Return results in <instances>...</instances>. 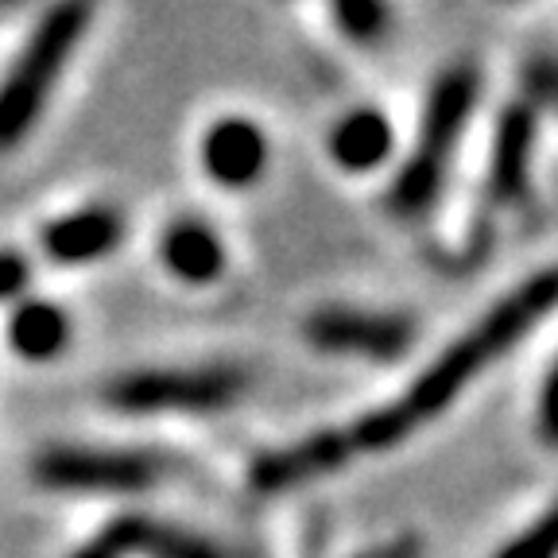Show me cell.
<instances>
[{
  "label": "cell",
  "instance_id": "5",
  "mask_svg": "<svg viewBox=\"0 0 558 558\" xmlns=\"http://www.w3.org/2000/svg\"><path fill=\"white\" fill-rule=\"evenodd\" d=\"M159 473L151 453L105 446H51L35 458V481L59 493H140Z\"/></svg>",
  "mask_w": 558,
  "mask_h": 558
},
{
  "label": "cell",
  "instance_id": "12",
  "mask_svg": "<svg viewBox=\"0 0 558 558\" xmlns=\"http://www.w3.org/2000/svg\"><path fill=\"white\" fill-rule=\"evenodd\" d=\"M392 151V124L376 109H357V113L341 117L330 132V156L338 167L361 174L373 171Z\"/></svg>",
  "mask_w": 558,
  "mask_h": 558
},
{
  "label": "cell",
  "instance_id": "8",
  "mask_svg": "<svg viewBox=\"0 0 558 558\" xmlns=\"http://www.w3.org/2000/svg\"><path fill=\"white\" fill-rule=\"evenodd\" d=\"M264 163H268V140L253 121L229 117V121L214 124L202 140V167L214 183L229 186V191L253 186Z\"/></svg>",
  "mask_w": 558,
  "mask_h": 558
},
{
  "label": "cell",
  "instance_id": "2",
  "mask_svg": "<svg viewBox=\"0 0 558 558\" xmlns=\"http://www.w3.org/2000/svg\"><path fill=\"white\" fill-rule=\"evenodd\" d=\"M89 16H94L89 0H59L39 20L35 35L20 51L16 66L9 70V78L0 82V151L20 144L27 136V129L39 121L47 97H51V86L59 82L74 47L86 35Z\"/></svg>",
  "mask_w": 558,
  "mask_h": 558
},
{
  "label": "cell",
  "instance_id": "1",
  "mask_svg": "<svg viewBox=\"0 0 558 558\" xmlns=\"http://www.w3.org/2000/svg\"><path fill=\"white\" fill-rule=\"evenodd\" d=\"M555 295H558L555 271H539V276H532L523 288H515L512 295L493 306L470 333H462V338L453 341L400 400H392L388 408L368 411L353 427L338 430L349 458L357 450H392V446L408 442L423 423L442 415L493 361L505 357L523 333L535 330V326L547 318L550 306H555Z\"/></svg>",
  "mask_w": 558,
  "mask_h": 558
},
{
  "label": "cell",
  "instance_id": "20",
  "mask_svg": "<svg viewBox=\"0 0 558 558\" xmlns=\"http://www.w3.org/2000/svg\"><path fill=\"white\" fill-rule=\"evenodd\" d=\"M0 4H20V0H0Z\"/></svg>",
  "mask_w": 558,
  "mask_h": 558
},
{
  "label": "cell",
  "instance_id": "13",
  "mask_svg": "<svg viewBox=\"0 0 558 558\" xmlns=\"http://www.w3.org/2000/svg\"><path fill=\"white\" fill-rule=\"evenodd\" d=\"M163 264L186 283H214L226 271V248L202 221H174L163 233Z\"/></svg>",
  "mask_w": 558,
  "mask_h": 558
},
{
  "label": "cell",
  "instance_id": "17",
  "mask_svg": "<svg viewBox=\"0 0 558 558\" xmlns=\"http://www.w3.org/2000/svg\"><path fill=\"white\" fill-rule=\"evenodd\" d=\"M27 283V260L20 253H0V303H9L24 291Z\"/></svg>",
  "mask_w": 558,
  "mask_h": 558
},
{
  "label": "cell",
  "instance_id": "4",
  "mask_svg": "<svg viewBox=\"0 0 558 558\" xmlns=\"http://www.w3.org/2000/svg\"><path fill=\"white\" fill-rule=\"evenodd\" d=\"M248 380L241 368H156L117 376L105 403L124 415H209L233 408Z\"/></svg>",
  "mask_w": 558,
  "mask_h": 558
},
{
  "label": "cell",
  "instance_id": "6",
  "mask_svg": "<svg viewBox=\"0 0 558 558\" xmlns=\"http://www.w3.org/2000/svg\"><path fill=\"white\" fill-rule=\"evenodd\" d=\"M415 326L392 311H353L326 306L306 323V341L323 353H353V357L396 361L411 349Z\"/></svg>",
  "mask_w": 558,
  "mask_h": 558
},
{
  "label": "cell",
  "instance_id": "7",
  "mask_svg": "<svg viewBox=\"0 0 558 558\" xmlns=\"http://www.w3.org/2000/svg\"><path fill=\"white\" fill-rule=\"evenodd\" d=\"M345 462H349V450L338 430H318V435L303 438L295 446L264 453L260 462L253 465V473H248V485L256 493H264V497H271V493H288V488H299L306 481L338 473Z\"/></svg>",
  "mask_w": 558,
  "mask_h": 558
},
{
  "label": "cell",
  "instance_id": "14",
  "mask_svg": "<svg viewBox=\"0 0 558 558\" xmlns=\"http://www.w3.org/2000/svg\"><path fill=\"white\" fill-rule=\"evenodd\" d=\"M12 349L27 361L59 357L70 341V318L54 303H24L9 323Z\"/></svg>",
  "mask_w": 558,
  "mask_h": 558
},
{
  "label": "cell",
  "instance_id": "18",
  "mask_svg": "<svg viewBox=\"0 0 558 558\" xmlns=\"http://www.w3.org/2000/svg\"><path fill=\"white\" fill-rule=\"evenodd\" d=\"M361 558H418V539H396V543H388V547H380V550H373V555H361Z\"/></svg>",
  "mask_w": 558,
  "mask_h": 558
},
{
  "label": "cell",
  "instance_id": "11",
  "mask_svg": "<svg viewBox=\"0 0 558 558\" xmlns=\"http://www.w3.org/2000/svg\"><path fill=\"white\" fill-rule=\"evenodd\" d=\"M121 236L124 226L113 209L94 206L51 221L44 229V253L54 264H89L113 253L117 244H121Z\"/></svg>",
  "mask_w": 558,
  "mask_h": 558
},
{
  "label": "cell",
  "instance_id": "15",
  "mask_svg": "<svg viewBox=\"0 0 558 558\" xmlns=\"http://www.w3.org/2000/svg\"><path fill=\"white\" fill-rule=\"evenodd\" d=\"M330 9H333V16H338V24L345 27L353 39H361V44L380 39L384 27H388L384 0H330Z\"/></svg>",
  "mask_w": 558,
  "mask_h": 558
},
{
  "label": "cell",
  "instance_id": "3",
  "mask_svg": "<svg viewBox=\"0 0 558 558\" xmlns=\"http://www.w3.org/2000/svg\"><path fill=\"white\" fill-rule=\"evenodd\" d=\"M477 70L473 66H450L442 78L430 86L418 140L403 171L396 174L392 186V209L400 218H418L442 191V179L450 171V159L473 109H477Z\"/></svg>",
  "mask_w": 558,
  "mask_h": 558
},
{
  "label": "cell",
  "instance_id": "10",
  "mask_svg": "<svg viewBox=\"0 0 558 558\" xmlns=\"http://www.w3.org/2000/svg\"><path fill=\"white\" fill-rule=\"evenodd\" d=\"M532 151H535V109L512 105L505 109L493 140L488 159V191L497 202H520L532 183Z\"/></svg>",
  "mask_w": 558,
  "mask_h": 558
},
{
  "label": "cell",
  "instance_id": "9",
  "mask_svg": "<svg viewBox=\"0 0 558 558\" xmlns=\"http://www.w3.org/2000/svg\"><path fill=\"white\" fill-rule=\"evenodd\" d=\"M101 539L113 547L117 558L144 555V558H226L221 547L198 532L174 527V523L151 520V515H117L105 523Z\"/></svg>",
  "mask_w": 558,
  "mask_h": 558
},
{
  "label": "cell",
  "instance_id": "16",
  "mask_svg": "<svg viewBox=\"0 0 558 558\" xmlns=\"http://www.w3.org/2000/svg\"><path fill=\"white\" fill-rule=\"evenodd\" d=\"M497 558H555V520L543 515V520L535 523V527H527L520 539L508 543Z\"/></svg>",
  "mask_w": 558,
  "mask_h": 558
},
{
  "label": "cell",
  "instance_id": "19",
  "mask_svg": "<svg viewBox=\"0 0 558 558\" xmlns=\"http://www.w3.org/2000/svg\"><path fill=\"white\" fill-rule=\"evenodd\" d=\"M74 558H117V555H113V547H109V543L97 535V539H89L82 550H74Z\"/></svg>",
  "mask_w": 558,
  "mask_h": 558
}]
</instances>
